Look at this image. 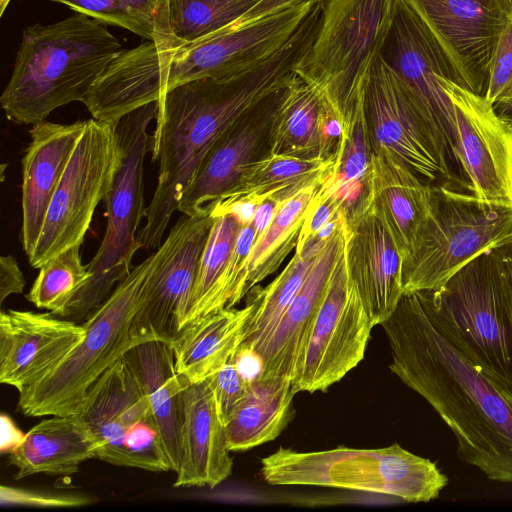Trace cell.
<instances>
[{"instance_id": "cell-1", "label": "cell", "mask_w": 512, "mask_h": 512, "mask_svg": "<svg viewBox=\"0 0 512 512\" xmlns=\"http://www.w3.org/2000/svg\"><path fill=\"white\" fill-rule=\"evenodd\" d=\"M381 326L390 370L451 429L458 457L490 480L512 482V391L432 324L416 292L403 294Z\"/></svg>"}, {"instance_id": "cell-2", "label": "cell", "mask_w": 512, "mask_h": 512, "mask_svg": "<svg viewBox=\"0 0 512 512\" xmlns=\"http://www.w3.org/2000/svg\"><path fill=\"white\" fill-rule=\"evenodd\" d=\"M318 23L307 19L274 55L223 80L200 79L168 91L157 101L151 140L159 163L156 189L137 234L141 247L154 249L180 199L216 141L244 114L281 87L311 47Z\"/></svg>"}, {"instance_id": "cell-3", "label": "cell", "mask_w": 512, "mask_h": 512, "mask_svg": "<svg viewBox=\"0 0 512 512\" xmlns=\"http://www.w3.org/2000/svg\"><path fill=\"white\" fill-rule=\"evenodd\" d=\"M317 3L308 2L239 29L226 26L179 46L146 41L123 48L99 79L100 95L120 118L185 83L237 76L278 52Z\"/></svg>"}, {"instance_id": "cell-4", "label": "cell", "mask_w": 512, "mask_h": 512, "mask_svg": "<svg viewBox=\"0 0 512 512\" xmlns=\"http://www.w3.org/2000/svg\"><path fill=\"white\" fill-rule=\"evenodd\" d=\"M123 49L106 24L75 14L22 32L13 70L0 103L18 124L46 121L68 103H83L96 80Z\"/></svg>"}, {"instance_id": "cell-5", "label": "cell", "mask_w": 512, "mask_h": 512, "mask_svg": "<svg viewBox=\"0 0 512 512\" xmlns=\"http://www.w3.org/2000/svg\"><path fill=\"white\" fill-rule=\"evenodd\" d=\"M416 293L432 324L512 391V272L501 253L485 251L439 288Z\"/></svg>"}, {"instance_id": "cell-6", "label": "cell", "mask_w": 512, "mask_h": 512, "mask_svg": "<svg viewBox=\"0 0 512 512\" xmlns=\"http://www.w3.org/2000/svg\"><path fill=\"white\" fill-rule=\"evenodd\" d=\"M160 250L132 268L84 322L79 344L48 374L19 392L18 410L30 417L77 414L89 388L130 348L139 344L135 316Z\"/></svg>"}, {"instance_id": "cell-7", "label": "cell", "mask_w": 512, "mask_h": 512, "mask_svg": "<svg viewBox=\"0 0 512 512\" xmlns=\"http://www.w3.org/2000/svg\"><path fill=\"white\" fill-rule=\"evenodd\" d=\"M270 485L341 488L393 496L405 502H429L448 484L431 460L392 444L384 448L337 447L299 452L280 447L261 459Z\"/></svg>"}, {"instance_id": "cell-8", "label": "cell", "mask_w": 512, "mask_h": 512, "mask_svg": "<svg viewBox=\"0 0 512 512\" xmlns=\"http://www.w3.org/2000/svg\"><path fill=\"white\" fill-rule=\"evenodd\" d=\"M157 102L126 114L117 122L123 158L106 203L107 227L93 259L87 264L88 278L55 316L82 323L131 272L132 260L141 248L137 230L144 205L143 168L151 149L150 122L156 118Z\"/></svg>"}, {"instance_id": "cell-9", "label": "cell", "mask_w": 512, "mask_h": 512, "mask_svg": "<svg viewBox=\"0 0 512 512\" xmlns=\"http://www.w3.org/2000/svg\"><path fill=\"white\" fill-rule=\"evenodd\" d=\"M512 236V202L431 185L429 209L402 259L403 294L434 290L480 254Z\"/></svg>"}, {"instance_id": "cell-10", "label": "cell", "mask_w": 512, "mask_h": 512, "mask_svg": "<svg viewBox=\"0 0 512 512\" xmlns=\"http://www.w3.org/2000/svg\"><path fill=\"white\" fill-rule=\"evenodd\" d=\"M398 0H328L317 35L294 72L343 114L365 99Z\"/></svg>"}, {"instance_id": "cell-11", "label": "cell", "mask_w": 512, "mask_h": 512, "mask_svg": "<svg viewBox=\"0 0 512 512\" xmlns=\"http://www.w3.org/2000/svg\"><path fill=\"white\" fill-rule=\"evenodd\" d=\"M365 112L374 152L392 155L429 185L471 193L445 138L381 54L367 85Z\"/></svg>"}, {"instance_id": "cell-12", "label": "cell", "mask_w": 512, "mask_h": 512, "mask_svg": "<svg viewBox=\"0 0 512 512\" xmlns=\"http://www.w3.org/2000/svg\"><path fill=\"white\" fill-rule=\"evenodd\" d=\"M123 158L117 122L94 118L86 125L48 206L29 264L47 261L83 243L96 207L105 201Z\"/></svg>"}, {"instance_id": "cell-13", "label": "cell", "mask_w": 512, "mask_h": 512, "mask_svg": "<svg viewBox=\"0 0 512 512\" xmlns=\"http://www.w3.org/2000/svg\"><path fill=\"white\" fill-rule=\"evenodd\" d=\"M77 414L95 439L94 458L152 472L173 471L149 397L124 355L89 388Z\"/></svg>"}, {"instance_id": "cell-14", "label": "cell", "mask_w": 512, "mask_h": 512, "mask_svg": "<svg viewBox=\"0 0 512 512\" xmlns=\"http://www.w3.org/2000/svg\"><path fill=\"white\" fill-rule=\"evenodd\" d=\"M344 249L306 334L292 377L296 393L327 390L364 358L374 324L349 279Z\"/></svg>"}, {"instance_id": "cell-15", "label": "cell", "mask_w": 512, "mask_h": 512, "mask_svg": "<svg viewBox=\"0 0 512 512\" xmlns=\"http://www.w3.org/2000/svg\"><path fill=\"white\" fill-rule=\"evenodd\" d=\"M451 62L459 85L485 96L489 65L512 14L510 0H405Z\"/></svg>"}, {"instance_id": "cell-16", "label": "cell", "mask_w": 512, "mask_h": 512, "mask_svg": "<svg viewBox=\"0 0 512 512\" xmlns=\"http://www.w3.org/2000/svg\"><path fill=\"white\" fill-rule=\"evenodd\" d=\"M214 218L183 215L158 247L160 258L145 287L133 332L139 343L172 342L180 331Z\"/></svg>"}, {"instance_id": "cell-17", "label": "cell", "mask_w": 512, "mask_h": 512, "mask_svg": "<svg viewBox=\"0 0 512 512\" xmlns=\"http://www.w3.org/2000/svg\"><path fill=\"white\" fill-rule=\"evenodd\" d=\"M381 57L441 132L455 166L469 183L459 162L452 104L438 80L443 77L459 85L458 77L437 40L405 0L397 1Z\"/></svg>"}, {"instance_id": "cell-18", "label": "cell", "mask_w": 512, "mask_h": 512, "mask_svg": "<svg viewBox=\"0 0 512 512\" xmlns=\"http://www.w3.org/2000/svg\"><path fill=\"white\" fill-rule=\"evenodd\" d=\"M454 115L461 168L475 196L512 202V131L485 96L443 77Z\"/></svg>"}, {"instance_id": "cell-19", "label": "cell", "mask_w": 512, "mask_h": 512, "mask_svg": "<svg viewBox=\"0 0 512 512\" xmlns=\"http://www.w3.org/2000/svg\"><path fill=\"white\" fill-rule=\"evenodd\" d=\"M344 251L349 279L374 326L381 325L403 296L402 257L392 234L366 202L347 216Z\"/></svg>"}, {"instance_id": "cell-20", "label": "cell", "mask_w": 512, "mask_h": 512, "mask_svg": "<svg viewBox=\"0 0 512 512\" xmlns=\"http://www.w3.org/2000/svg\"><path fill=\"white\" fill-rule=\"evenodd\" d=\"M82 323L9 309L0 313V382L18 390L55 368L85 335Z\"/></svg>"}, {"instance_id": "cell-21", "label": "cell", "mask_w": 512, "mask_h": 512, "mask_svg": "<svg viewBox=\"0 0 512 512\" xmlns=\"http://www.w3.org/2000/svg\"><path fill=\"white\" fill-rule=\"evenodd\" d=\"M282 86L244 114L216 141L184 191L178 211L187 216L209 215L214 204L238 183L244 168L263 155L260 150L267 144Z\"/></svg>"}, {"instance_id": "cell-22", "label": "cell", "mask_w": 512, "mask_h": 512, "mask_svg": "<svg viewBox=\"0 0 512 512\" xmlns=\"http://www.w3.org/2000/svg\"><path fill=\"white\" fill-rule=\"evenodd\" d=\"M86 120L71 124L42 121L30 130L22 159L21 242L28 256L38 240L48 206L82 134Z\"/></svg>"}, {"instance_id": "cell-23", "label": "cell", "mask_w": 512, "mask_h": 512, "mask_svg": "<svg viewBox=\"0 0 512 512\" xmlns=\"http://www.w3.org/2000/svg\"><path fill=\"white\" fill-rule=\"evenodd\" d=\"M184 402L181 461L174 486L214 488L231 475L233 460L207 381L190 384L184 391Z\"/></svg>"}, {"instance_id": "cell-24", "label": "cell", "mask_w": 512, "mask_h": 512, "mask_svg": "<svg viewBox=\"0 0 512 512\" xmlns=\"http://www.w3.org/2000/svg\"><path fill=\"white\" fill-rule=\"evenodd\" d=\"M347 236V218L327 241L260 354L255 375L292 380L306 334L325 294L337 257Z\"/></svg>"}, {"instance_id": "cell-25", "label": "cell", "mask_w": 512, "mask_h": 512, "mask_svg": "<svg viewBox=\"0 0 512 512\" xmlns=\"http://www.w3.org/2000/svg\"><path fill=\"white\" fill-rule=\"evenodd\" d=\"M430 186L392 155L372 152L365 202L392 234L402 259L427 216Z\"/></svg>"}, {"instance_id": "cell-26", "label": "cell", "mask_w": 512, "mask_h": 512, "mask_svg": "<svg viewBox=\"0 0 512 512\" xmlns=\"http://www.w3.org/2000/svg\"><path fill=\"white\" fill-rule=\"evenodd\" d=\"M124 357L149 397L153 416L176 472L181 461L184 391L190 384L176 371L171 342L145 341L130 348Z\"/></svg>"}, {"instance_id": "cell-27", "label": "cell", "mask_w": 512, "mask_h": 512, "mask_svg": "<svg viewBox=\"0 0 512 512\" xmlns=\"http://www.w3.org/2000/svg\"><path fill=\"white\" fill-rule=\"evenodd\" d=\"M95 439L79 414L51 416L32 427L22 443L11 451L16 479L35 474L72 475L94 458Z\"/></svg>"}, {"instance_id": "cell-28", "label": "cell", "mask_w": 512, "mask_h": 512, "mask_svg": "<svg viewBox=\"0 0 512 512\" xmlns=\"http://www.w3.org/2000/svg\"><path fill=\"white\" fill-rule=\"evenodd\" d=\"M250 310L223 308L185 325L171 342L177 373L194 384L220 370L243 343Z\"/></svg>"}, {"instance_id": "cell-29", "label": "cell", "mask_w": 512, "mask_h": 512, "mask_svg": "<svg viewBox=\"0 0 512 512\" xmlns=\"http://www.w3.org/2000/svg\"><path fill=\"white\" fill-rule=\"evenodd\" d=\"M320 124L319 92L292 72L279 93L269 127L266 153L323 159Z\"/></svg>"}, {"instance_id": "cell-30", "label": "cell", "mask_w": 512, "mask_h": 512, "mask_svg": "<svg viewBox=\"0 0 512 512\" xmlns=\"http://www.w3.org/2000/svg\"><path fill=\"white\" fill-rule=\"evenodd\" d=\"M333 163V160L301 159L265 153L244 168L238 183L212 209L238 200L261 203L270 199L282 204L303 190L320 185Z\"/></svg>"}, {"instance_id": "cell-31", "label": "cell", "mask_w": 512, "mask_h": 512, "mask_svg": "<svg viewBox=\"0 0 512 512\" xmlns=\"http://www.w3.org/2000/svg\"><path fill=\"white\" fill-rule=\"evenodd\" d=\"M297 394L289 378L254 375L246 399L225 424L230 451H247L280 435L293 418Z\"/></svg>"}, {"instance_id": "cell-32", "label": "cell", "mask_w": 512, "mask_h": 512, "mask_svg": "<svg viewBox=\"0 0 512 512\" xmlns=\"http://www.w3.org/2000/svg\"><path fill=\"white\" fill-rule=\"evenodd\" d=\"M327 243V242H326ZM326 243L310 239L267 286H254L247 294L250 314L239 351L258 360L294 297L302 287L316 257Z\"/></svg>"}, {"instance_id": "cell-33", "label": "cell", "mask_w": 512, "mask_h": 512, "mask_svg": "<svg viewBox=\"0 0 512 512\" xmlns=\"http://www.w3.org/2000/svg\"><path fill=\"white\" fill-rule=\"evenodd\" d=\"M320 185L309 187L282 203L266 231L253 244L247 266L246 295L273 274L296 248L307 207Z\"/></svg>"}, {"instance_id": "cell-34", "label": "cell", "mask_w": 512, "mask_h": 512, "mask_svg": "<svg viewBox=\"0 0 512 512\" xmlns=\"http://www.w3.org/2000/svg\"><path fill=\"white\" fill-rule=\"evenodd\" d=\"M104 24L124 28L147 41L182 45L174 34L168 0H48Z\"/></svg>"}, {"instance_id": "cell-35", "label": "cell", "mask_w": 512, "mask_h": 512, "mask_svg": "<svg viewBox=\"0 0 512 512\" xmlns=\"http://www.w3.org/2000/svg\"><path fill=\"white\" fill-rule=\"evenodd\" d=\"M213 218L198 271L186 303L180 330L185 325L207 315L210 299L229 262L237 236L243 226L232 213L221 214Z\"/></svg>"}, {"instance_id": "cell-36", "label": "cell", "mask_w": 512, "mask_h": 512, "mask_svg": "<svg viewBox=\"0 0 512 512\" xmlns=\"http://www.w3.org/2000/svg\"><path fill=\"white\" fill-rule=\"evenodd\" d=\"M81 244L74 245L42 265L26 294L37 308L55 312L63 307L88 278L87 265L82 263Z\"/></svg>"}, {"instance_id": "cell-37", "label": "cell", "mask_w": 512, "mask_h": 512, "mask_svg": "<svg viewBox=\"0 0 512 512\" xmlns=\"http://www.w3.org/2000/svg\"><path fill=\"white\" fill-rule=\"evenodd\" d=\"M259 0H168L172 30L191 42L236 21Z\"/></svg>"}, {"instance_id": "cell-38", "label": "cell", "mask_w": 512, "mask_h": 512, "mask_svg": "<svg viewBox=\"0 0 512 512\" xmlns=\"http://www.w3.org/2000/svg\"><path fill=\"white\" fill-rule=\"evenodd\" d=\"M206 381L213 392L220 418L225 425L248 396L252 378L241 370L235 354Z\"/></svg>"}, {"instance_id": "cell-39", "label": "cell", "mask_w": 512, "mask_h": 512, "mask_svg": "<svg viewBox=\"0 0 512 512\" xmlns=\"http://www.w3.org/2000/svg\"><path fill=\"white\" fill-rule=\"evenodd\" d=\"M512 94V14L499 35L489 65L485 98L493 105Z\"/></svg>"}, {"instance_id": "cell-40", "label": "cell", "mask_w": 512, "mask_h": 512, "mask_svg": "<svg viewBox=\"0 0 512 512\" xmlns=\"http://www.w3.org/2000/svg\"><path fill=\"white\" fill-rule=\"evenodd\" d=\"M0 497L2 505L48 508L78 507L95 501V499L85 495L56 493L4 485L0 487Z\"/></svg>"}, {"instance_id": "cell-41", "label": "cell", "mask_w": 512, "mask_h": 512, "mask_svg": "<svg viewBox=\"0 0 512 512\" xmlns=\"http://www.w3.org/2000/svg\"><path fill=\"white\" fill-rule=\"evenodd\" d=\"M342 210V202L321 184L307 207L295 249L304 246Z\"/></svg>"}, {"instance_id": "cell-42", "label": "cell", "mask_w": 512, "mask_h": 512, "mask_svg": "<svg viewBox=\"0 0 512 512\" xmlns=\"http://www.w3.org/2000/svg\"><path fill=\"white\" fill-rule=\"evenodd\" d=\"M327 1L328 0H259L245 14L227 26L231 29H239L308 2L326 3Z\"/></svg>"}, {"instance_id": "cell-43", "label": "cell", "mask_w": 512, "mask_h": 512, "mask_svg": "<svg viewBox=\"0 0 512 512\" xmlns=\"http://www.w3.org/2000/svg\"><path fill=\"white\" fill-rule=\"evenodd\" d=\"M25 286V278L17 260L11 256L0 258V303L12 294H20Z\"/></svg>"}, {"instance_id": "cell-44", "label": "cell", "mask_w": 512, "mask_h": 512, "mask_svg": "<svg viewBox=\"0 0 512 512\" xmlns=\"http://www.w3.org/2000/svg\"><path fill=\"white\" fill-rule=\"evenodd\" d=\"M1 444L0 450L3 454H9L18 447L25 438L23 433L6 414H1Z\"/></svg>"}, {"instance_id": "cell-45", "label": "cell", "mask_w": 512, "mask_h": 512, "mask_svg": "<svg viewBox=\"0 0 512 512\" xmlns=\"http://www.w3.org/2000/svg\"><path fill=\"white\" fill-rule=\"evenodd\" d=\"M280 205L281 204L270 199H265L258 205L255 211L254 218L252 220V223L255 228L254 243L266 231Z\"/></svg>"}, {"instance_id": "cell-46", "label": "cell", "mask_w": 512, "mask_h": 512, "mask_svg": "<svg viewBox=\"0 0 512 512\" xmlns=\"http://www.w3.org/2000/svg\"><path fill=\"white\" fill-rule=\"evenodd\" d=\"M496 114L508 125L512 131V94L507 98L495 103Z\"/></svg>"}, {"instance_id": "cell-47", "label": "cell", "mask_w": 512, "mask_h": 512, "mask_svg": "<svg viewBox=\"0 0 512 512\" xmlns=\"http://www.w3.org/2000/svg\"><path fill=\"white\" fill-rule=\"evenodd\" d=\"M496 249L506 259L512 272V236Z\"/></svg>"}, {"instance_id": "cell-48", "label": "cell", "mask_w": 512, "mask_h": 512, "mask_svg": "<svg viewBox=\"0 0 512 512\" xmlns=\"http://www.w3.org/2000/svg\"><path fill=\"white\" fill-rule=\"evenodd\" d=\"M11 0H0V16H3Z\"/></svg>"}, {"instance_id": "cell-49", "label": "cell", "mask_w": 512, "mask_h": 512, "mask_svg": "<svg viewBox=\"0 0 512 512\" xmlns=\"http://www.w3.org/2000/svg\"><path fill=\"white\" fill-rule=\"evenodd\" d=\"M510 1H511V3H512V0H510Z\"/></svg>"}]
</instances>
